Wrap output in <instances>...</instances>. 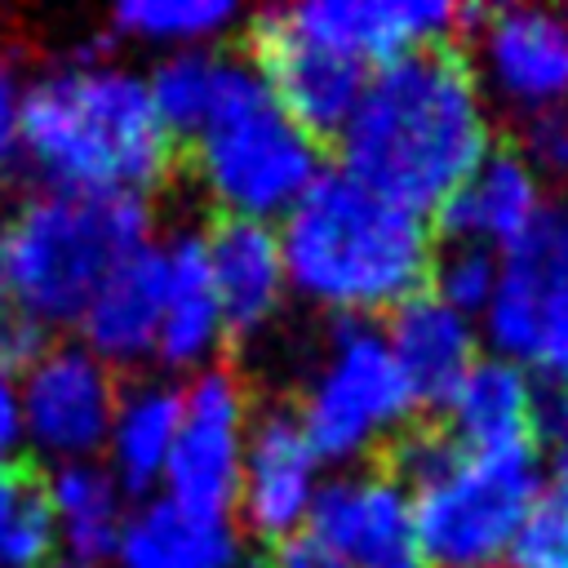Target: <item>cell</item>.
I'll list each match as a JSON object with an SVG mask.
<instances>
[{
  "mask_svg": "<svg viewBox=\"0 0 568 568\" xmlns=\"http://www.w3.org/2000/svg\"><path fill=\"white\" fill-rule=\"evenodd\" d=\"M337 146L342 173L422 217L435 213L493 151V115L470 58L435 44L377 67Z\"/></svg>",
  "mask_w": 568,
  "mask_h": 568,
  "instance_id": "1",
  "label": "cell"
},
{
  "mask_svg": "<svg viewBox=\"0 0 568 568\" xmlns=\"http://www.w3.org/2000/svg\"><path fill=\"white\" fill-rule=\"evenodd\" d=\"M178 138L164 129L146 80L120 62L80 53L22 89L18 160L49 191L142 195L173 169Z\"/></svg>",
  "mask_w": 568,
  "mask_h": 568,
  "instance_id": "2",
  "label": "cell"
},
{
  "mask_svg": "<svg viewBox=\"0 0 568 568\" xmlns=\"http://www.w3.org/2000/svg\"><path fill=\"white\" fill-rule=\"evenodd\" d=\"M275 231L288 288L337 320L390 315L426 288L435 262L426 217L368 191L342 169L320 173Z\"/></svg>",
  "mask_w": 568,
  "mask_h": 568,
  "instance_id": "3",
  "label": "cell"
},
{
  "mask_svg": "<svg viewBox=\"0 0 568 568\" xmlns=\"http://www.w3.org/2000/svg\"><path fill=\"white\" fill-rule=\"evenodd\" d=\"M151 244L142 195L40 191L0 222V311L40 333L75 324L106 271Z\"/></svg>",
  "mask_w": 568,
  "mask_h": 568,
  "instance_id": "4",
  "label": "cell"
},
{
  "mask_svg": "<svg viewBox=\"0 0 568 568\" xmlns=\"http://www.w3.org/2000/svg\"><path fill=\"white\" fill-rule=\"evenodd\" d=\"M408 497L426 568H506L524 524L541 506L537 453H462L453 444Z\"/></svg>",
  "mask_w": 568,
  "mask_h": 568,
  "instance_id": "5",
  "label": "cell"
},
{
  "mask_svg": "<svg viewBox=\"0 0 568 568\" xmlns=\"http://www.w3.org/2000/svg\"><path fill=\"white\" fill-rule=\"evenodd\" d=\"M413 413L417 395L399 373L382 328L368 320H337L293 408L320 462L355 466L377 444H390L399 430H408Z\"/></svg>",
  "mask_w": 568,
  "mask_h": 568,
  "instance_id": "6",
  "label": "cell"
},
{
  "mask_svg": "<svg viewBox=\"0 0 568 568\" xmlns=\"http://www.w3.org/2000/svg\"><path fill=\"white\" fill-rule=\"evenodd\" d=\"M191 146L195 178L222 217L275 222L324 173L320 142L275 106L266 80L191 138Z\"/></svg>",
  "mask_w": 568,
  "mask_h": 568,
  "instance_id": "7",
  "label": "cell"
},
{
  "mask_svg": "<svg viewBox=\"0 0 568 568\" xmlns=\"http://www.w3.org/2000/svg\"><path fill=\"white\" fill-rule=\"evenodd\" d=\"M479 333L497 359L537 377L568 373V195H555L501 248L493 302Z\"/></svg>",
  "mask_w": 568,
  "mask_h": 568,
  "instance_id": "8",
  "label": "cell"
},
{
  "mask_svg": "<svg viewBox=\"0 0 568 568\" xmlns=\"http://www.w3.org/2000/svg\"><path fill=\"white\" fill-rule=\"evenodd\" d=\"M120 404L115 373L80 342H49L18 373L22 444L53 462H98Z\"/></svg>",
  "mask_w": 568,
  "mask_h": 568,
  "instance_id": "9",
  "label": "cell"
},
{
  "mask_svg": "<svg viewBox=\"0 0 568 568\" xmlns=\"http://www.w3.org/2000/svg\"><path fill=\"white\" fill-rule=\"evenodd\" d=\"M248 390L244 382L209 364L182 386V426L164 466V497L204 515H231L240 497V470L248 448Z\"/></svg>",
  "mask_w": 568,
  "mask_h": 568,
  "instance_id": "10",
  "label": "cell"
},
{
  "mask_svg": "<svg viewBox=\"0 0 568 568\" xmlns=\"http://www.w3.org/2000/svg\"><path fill=\"white\" fill-rule=\"evenodd\" d=\"M475 27V80L519 120L568 102V13L546 4L466 9Z\"/></svg>",
  "mask_w": 568,
  "mask_h": 568,
  "instance_id": "11",
  "label": "cell"
},
{
  "mask_svg": "<svg viewBox=\"0 0 568 568\" xmlns=\"http://www.w3.org/2000/svg\"><path fill=\"white\" fill-rule=\"evenodd\" d=\"M248 62L257 67V75L266 80L275 106L302 124L315 142L320 138H337L346 129V120L355 115L364 84H368V67H359L355 58L328 49L324 40L306 36L284 9H271L253 22L248 31Z\"/></svg>",
  "mask_w": 568,
  "mask_h": 568,
  "instance_id": "12",
  "label": "cell"
},
{
  "mask_svg": "<svg viewBox=\"0 0 568 568\" xmlns=\"http://www.w3.org/2000/svg\"><path fill=\"white\" fill-rule=\"evenodd\" d=\"M302 537L342 568H426L413 497L386 470H342L324 479Z\"/></svg>",
  "mask_w": 568,
  "mask_h": 568,
  "instance_id": "13",
  "label": "cell"
},
{
  "mask_svg": "<svg viewBox=\"0 0 568 568\" xmlns=\"http://www.w3.org/2000/svg\"><path fill=\"white\" fill-rule=\"evenodd\" d=\"M324 488V462L288 408H266L248 426L244 470H240V519L257 541H293Z\"/></svg>",
  "mask_w": 568,
  "mask_h": 568,
  "instance_id": "14",
  "label": "cell"
},
{
  "mask_svg": "<svg viewBox=\"0 0 568 568\" xmlns=\"http://www.w3.org/2000/svg\"><path fill=\"white\" fill-rule=\"evenodd\" d=\"M306 36L377 71L404 53L448 44L462 31V4L444 0H306L284 9Z\"/></svg>",
  "mask_w": 568,
  "mask_h": 568,
  "instance_id": "15",
  "label": "cell"
},
{
  "mask_svg": "<svg viewBox=\"0 0 568 568\" xmlns=\"http://www.w3.org/2000/svg\"><path fill=\"white\" fill-rule=\"evenodd\" d=\"M204 253H209V280L222 311V333L226 337L266 333L288 297L280 231L271 222L222 217L204 235Z\"/></svg>",
  "mask_w": 568,
  "mask_h": 568,
  "instance_id": "16",
  "label": "cell"
},
{
  "mask_svg": "<svg viewBox=\"0 0 568 568\" xmlns=\"http://www.w3.org/2000/svg\"><path fill=\"white\" fill-rule=\"evenodd\" d=\"M164 320V248L142 244L138 253L120 257L106 280L84 302L75 328L80 346L93 351L106 368H129L155 355Z\"/></svg>",
  "mask_w": 568,
  "mask_h": 568,
  "instance_id": "17",
  "label": "cell"
},
{
  "mask_svg": "<svg viewBox=\"0 0 568 568\" xmlns=\"http://www.w3.org/2000/svg\"><path fill=\"white\" fill-rule=\"evenodd\" d=\"M541 204L546 195L537 169L519 151L493 146L435 209V222L448 235V244H479L501 253L510 240H519V231L537 217Z\"/></svg>",
  "mask_w": 568,
  "mask_h": 568,
  "instance_id": "18",
  "label": "cell"
},
{
  "mask_svg": "<svg viewBox=\"0 0 568 568\" xmlns=\"http://www.w3.org/2000/svg\"><path fill=\"white\" fill-rule=\"evenodd\" d=\"M115 568H248V550L231 515H204L173 497H146L129 510Z\"/></svg>",
  "mask_w": 568,
  "mask_h": 568,
  "instance_id": "19",
  "label": "cell"
},
{
  "mask_svg": "<svg viewBox=\"0 0 568 568\" xmlns=\"http://www.w3.org/2000/svg\"><path fill=\"white\" fill-rule=\"evenodd\" d=\"M399 373L408 377L417 404H444L448 390L466 377V368L479 359V328L448 302H439L430 288L399 302L382 328Z\"/></svg>",
  "mask_w": 568,
  "mask_h": 568,
  "instance_id": "20",
  "label": "cell"
},
{
  "mask_svg": "<svg viewBox=\"0 0 568 568\" xmlns=\"http://www.w3.org/2000/svg\"><path fill=\"white\" fill-rule=\"evenodd\" d=\"M444 408V435L462 453H510V448H532V373L479 355L466 377L448 390Z\"/></svg>",
  "mask_w": 568,
  "mask_h": 568,
  "instance_id": "21",
  "label": "cell"
},
{
  "mask_svg": "<svg viewBox=\"0 0 568 568\" xmlns=\"http://www.w3.org/2000/svg\"><path fill=\"white\" fill-rule=\"evenodd\" d=\"M164 320L155 337V355L173 373L209 368L213 351L226 342L217 293L209 280V253L200 231H178L164 244Z\"/></svg>",
  "mask_w": 568,
  "mask_h": 568,
  "instance_id": "22",
  "label": "cell"
},
{
  "mask_svg": "<svg viewBox=\"0 0 568 568\" xmlns=\"http://www.w3.org/2000/svg\"><path fill=\"white\" fill-rule=\"evenodd\" d=\"M146 93L164 120V129L173 138H200L226 106H235L244 93H253L262 84L257 67L240 53H222V49H178V53H160Z\"/></svg>",
  "mask_w": 568,
  "mask_h": 568,
  "instance_id": "23",
  "label": "cell"
},
{
  "mask_svg": "<svg viewBox=\"0 0 568 568\" xmlns=\"http://www.w3.org/2000/svg\"><path fill=\"white\" fill-rule=\"evenodd\" d=\"M44 484V501L53 510L58 528V555L71 568H102L115 559L124 519H129V493L106 470V462H67L53 466Z\"/></svg>",
  "mask_w": 568,
  "mask_h": 568,
  "instance_id": "24",
  "label": "cell"
},
{
  "mask_svg": "<svg viewBox=\"0 0 568 568\" xmlns=\"http://www.w3.org/2000/svg\"><path fill=\"white\" fill-rule=\"evenodd\" d=\"M178 426H182V386H173L164 377H146V382H133L129 390H120L102 453H106V470L120 479V488L129 497L151 493L164 479Z\"/></svg>",
  "mask_w": 568,
  "mask_h": 568,
  "instance_id": "25",
  "label": "cell"
},
{
  "mask_svg": "<svg viewBox=\"0 0 568 568\" xmlns=\"http://www.w3.org/2000/svg\"><path fill=\"white\" fill-rule=\"evenodd\" d=\"M235 22H240V4L231 0H124L111 9V36L164 53L209 49Z\"/></svg>",
  "mask_w": 568,
  "mask_h": 568,
  "instance_id": "26",
  "label": "cell"
},
{
  "mask_svg": "<svg viewBox=\"0 0 568 568\" xmlns=\"http://www.w3.org/2000/svg\"><path fill=\"white\" fill-rule=\"evenodd\" d=\"M497 275H501V253L493 248H479V244H448L435 262H430V293L439 302H448L453 311H462L466 320H479L484 306L493 302V288H497Z\"/></svg>",
  "mask_w": 568,
  "mask_h": 568,
  "instance_id": "27",
  "label": "cell"
},
{
  "mask_svg": "<svg viewBox=\"0 0 568 568\" xmlns=\"http://www.w3.org/2000/svg\"><path fill=\"white\" fill-rule=\"evenodd\" d=\"M53 555H58L53 510L44 501V484L31 479L18 510L0 528V568H49Z\"/></svg>",
  "mask_w": 568,
  "mask_h": 568,
  "instance_id": "28",
  "label": "cell"
},
{
  "mask_svg": "<svg viewBox=\"0 0 568 568\" xmlns=\"http://www.w3.org/2000/svg\"><path fill=\"white\" fill-rule=\"evenodd\" d=\"M506 568H568V515L541 501L537 515L524 524Z\"/></svg>",
  "mask_w": 568,
  "mask_h": 568,
  "instance_id": "29",
  "label": "cell"
},
{
  "mask_svg": "<svg viewBox=\"0 0 568 568\" xmlns=\"http://www.w3.org/2000/svg\"><path fill=\"white\" fill-rule=\"evenodd\" d=\"M519 155L541 173L564 178L568 173V106L564 111H541L524 120V138H519Z\"/></svg>",
  "mask_w": 568,
  "mask_h": 568,
  "instance_id": "30",
  "label": "cell"
},
{
  "mask_svg": "<svg viewBox=\"0 0 568 568\" xmlns=\"http://www.w3.org/2000/svg\"><path fill=\"white\" fill-rule=\"evenodd\" d=\"M532 439L568 448V373L532 377Z\"/></svg>",
  "mask_w": 568,
  "mask_h": 568,
  "instance_id": "31",
  "label": "cell"
},
{
  "mask_svg": "<svg viewBox=\"0 0 568 568\" xmlns=\"http://www.w3.org/2000/svg\"><path fill=\"white\" fill-rule=\"evenodd\" d=\"M22 80L13 62L0 53V164L18 160V124H22Z\"/></svg>",
  "mask_w": 568,
  "mask_h": 568,
  "instance_id": "32",
  "label": "cell"
},
{
  "mask_svg": "<svg viewBox=\"0 0 568 568\" xmlns=\"http://www.w3.org/2000/svg\"><path fill=\"white\" fill-rule=\"evenodd\" d=\"M22 448V408H18V368L0 359V462H13Z\"/></svg>",
  "mask_w": 568,
  "mask_h": 568,
  "instance_id": "33",
  "label": "cell"
},
{
  "mask_svg": "<svg viewBox=\"0 0 568 568\" xmlns=\"http://www.w3.org/2000/svg\"><path fill=\"white\" fill-rule=\"evenodd\" d=\"M271 568H342V564H333L315 541H306V537L297 532L293 541L275 546V564H271Z\"/></svg>",
  "mask_w": 568,
  "mask_h": 568,
  "instance_id": "34",
  "label": "cell"
},
{
  "mask_svg": "<svg viewBox=\"0 0 568 568\" xmlns=\"http://www.w3.org/2000/svg\"><path fill=\"white\" fill-rule=\"evenodd\" d=\"M27 484H31V475H27V470H18L13 462H0V528H4V524H9V515L18 510V501H22Z\"/></svg>",
  "mask_w": 568,
  "mask_h": 568,
  "instance_id": "35",
  "label": "cell"
},
{
  "mask_svg": "<svg viewBox=\"0 0 568 568\" xmlns=\"http://www.w3.org/2000/svg\"><path fill=\"white\" fill-rule=\"evenodd\" d=\"M546 488H550V506H559L568 515V448H555V462H550V475H546Z\"/></svg>",
  "mask_w": 568,
  "mask_h": 568,
  "instance_id": "36",
  "label": "cell"
},
{
  "mask_svg": "<svg viewBox=\"0 0 568 568\" xmlns=\"http://www.w3.org/2000/svg\"><path fill=\"white\" fill-rule=\"evenodd\" d=\"M62 568H71V564H62Z\"/></svg>",
  "mask_w": 568,
  "mask_h": 568,
  "instance_id": "37",
  "label": "cell"
}]
</instances>
